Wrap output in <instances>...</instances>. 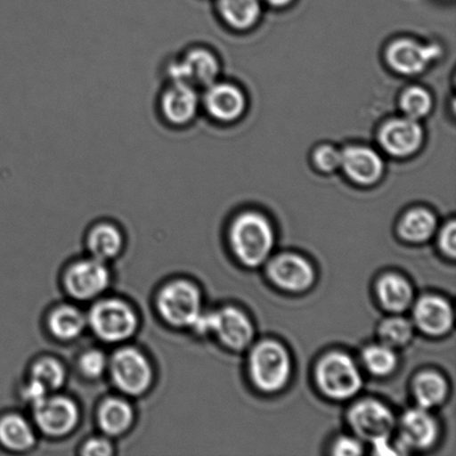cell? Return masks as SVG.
I'll use <instances>...</instances> for the list:
<instances>
[{
	"label": "cell",
	"instance_id": "obj_6",
	"mask_svg": "<svg viewBox=\"0 0 456 456\" xmlns=\"http://www.w3.org/2000/svg\"><path fill=\"white\" fill-rule=\"evenodd\" d=\"M163 320L175 328H191L202 313V294L189 281L177 280L165 285L158 297Z\"/></svg>",
	"mask_w": 456,
	"mask_h": 456
},
{
	"label": "cell",
	"instance_id": "obj_23",
	"mask_svg": "<svg viewBox=\"0 0 456 456\" xmlns=\"http://www.w3.org/2000/svg\"><path fill=\"white\" fill-rule=\"evenodd\" d=\"M412 391L418 406L431 410L444 403L449 386L446 379L436 372H423L414 379Z\"/></svg>",
	"mask_w": 456,
	"mask_h": 456
},
{
	"label": "cell",
	"instance_id": "obj_32",
	"mask_svg": "<svg viewBox=\"0 0 456 456\" xmlns=\"http://www.w3.org/2000/svg\"><path fill=\"white\" fill-rule=\"evenodd\" d=\"M109 362L104 352L89 350L79 357L78 368L84 377L97 379L101 378L105 370L109 369Z\"/></svg>",
	"mask_w": 456,
	"mask_h": 456
},
{
	"label": "cell",
	"instance_id": "obj_27",
	"mask_svg": "<svg viewBox=\"0 0 456 456\" xmlns=\"http://www.w3.org/2000/svg\"><path fill=\"white\" fill-rule=\"evenodd\" d=\"M218 12L228 26L248 29L261 15L259 0H218Z\"/></svg>",
	"mask_w": 456,
	"mask_h": 456
},
{
	"label": "cell",
	"instance_id": "obj_31",
	"mask_svg": "<svg viewBox=\"0 0 456 456\" xmlns=\"http://www.w3.org/2000/svg\"><path fill=\"white\" fill-rule=\"evenodd\" d=\"M400 105L406 118L419 120L430 113L433 105L432 96L427 89L410 87L402 94Z\"/></svg>",
	"mask_w": 456,
	"mask_h": 456
},
{
	"label": "cell",
	"instance_id": "obj_12",
	"mask_svg": "<svg viewBox=\"0 0 456 456\" xmlns=\"http://www.w3.org/2000/svg\"><path fill=\"white\" fill-rule=\"evenodd\" d=\"M267 262L268 279L281 289L301 293L310 289L314 284V267L301 255L280 254Z\"/></svg>",
	"mask_w": 456,
	"mask_h": 456
},
{
	"label": "cell",
	"instance_id": "obj_22",
	"mask_svg": "<svg viewBox=\"0 0 456 456\" xmlns=\"http://www.w3.org/2000/svg\"><path fill=\"white\" fill-rule=\"evenodd\" d=\"M36 444L33 427L21 415L7 414L0 419V444L12 451H26Z\"/></svg>",
	"mask_w": 456,
	"mask_h": 456
},
{
	"label": "cell",
	"instance_id": "obj_34",
	"mask_svg": "<svg viewBox=\"0 0 456 456\" xmlns=\"http://www.w3.org/2000/svg\"><path fill=\"white\" fill-rule=\"evenodd\" d=\"M439 248L441 252L450 258H454L456 254V224L451 221L440 231Z\"/></svg>",
	"mask_w": 456,
	"mask_h": 456
},
{
	"label": "cell",
	"instance_id": "obj_4",
	"mask_svg": "<svg viewBox=\"0 0 456 456\" xmlns=\"http://www.w3.org/2000/svg\"><path fill=\"white\" fill-rule=\"evenodd\" d=\"M218 74L220 61L217 57L208 49L199 46L169 57L164 65L167 82L190 84L200 91L216 83Z\"/></svg>",
	"mask_w": 456,
	"mask_h": 456
},
{
	"label": "cell",
	"instance_id": "obj_18",
	"mask_svg": "<svg viewBox=\"0 0 456 456\" xmlns=\"http://www.w3.org/2000/svg\"><path fill=\"white\" fill-rule=\"evenodd\" d=\"M413 320L423 333L431 337H442L452 330L454 312L444 297L426 295L414 304Z\"/></svg>",
	"mask_w": 456,
	"mask_h": 456
},
{
	"label": "cell",
	"instance_id": "obj_26",
	"mask_svg": "<svg viewBox=\"0 0 456 456\" xmlns=\"http://www.w3.org/2000/svg\"><path fill=\"white\" fill-rule=\"evenodd\" d=\"M123 235L118 226L101 223L92 228L88 235V248L93 257L106 262L118 256L123 248Z\"/></svg>",
	"mask_w": 456,
	"mask_h": 456
},
{
	"label": "cell",
	"instance_id": "obj_11",
	"mask_svg": "<svg viewBox=\"0 0 456 456\" xmlns=\"http://www.w3.org/2000/svg\"><path fill=\"white\" fill-rule=\"evenodd\" d=\"M439 424L428 410L411 409L402 415L396 449L401 453L431 449L439 439Z\"/></svg>",
	"mask_w": 456,
	"mask_h": 456
},
{
	"label": "cell",
	"instance_id": "obj_36",
	"mask_svg": "<svg viewBox=\"0 0 456 456\" xmlns=\"http://www.w3.org/2000/svg\"><path fill=\"white\" fill-rule=\"evenodd\" d=\"M113 453V445L105 437H93L85 444L84 455H110Z\"/></svg>",
	"mask_w": 456,
	"mask_h": 456
},
{
	"label": "cell",
	"instance_id": "obj_5",
	"mask_svg": "<svg viewBox=\"0 0 456 456\" xmlns=\"http://www.w3.org/2000/svg\"><path fill=\"white\" fill-rule=\"evenodd\" d=\"M87 323L102 341L120 343L136 332L138 319L134 308L126 302L107 298L92 307Z\"/></svg>",
	"mask_w": 456,
	"mask_h": 456
},
{
	"label": "cell",
	"instance_id": "obj_13",
	"mask_svg": "<svg viewBox=\"0 0 456 456\" xmlns=\"http://www.w3.org/2000/svg\"><path fill=\"white\" fill-rule=\"evenodd\" d=\"M33 406L36 424L49 436H67L79 421L78 406L69 397L47 395Z\"/></svg>",
	"mask_w": 456,
	"mask_h": 456
},
{
	"label": "cell",
	"instance_id": "obj_1",
	"mask_svg": "<svg viewBox=\"0 0 456 456\" xmlns=\"http://www.w3.org/2000/svg\"><path fill=\"white\" fill-rule=\"evenodd\" d=\"M230 244L235 257L246 267H258L270 259L275 232L262 214L246 212L232 222Z\"/></svg>",
	"mask_w": 456,
	"mask_h": 456
},
{
	"label": "cell",
	"instance_id": "obj_37",
	"mask_svg": "<svg viewBox=\"0 0 456 456\" xmlns=\"http://www.w3.org/2000/svg\"><path fill=\"white\" fill-rule=\"evenodd\" d=\"M267 2L273 4V6L283 7L286 6V4L292 3L293 0H267Z\"/></svg>",
	"mask_w": 456,
	"mask_h": 456
},
{
	"label": "cell",
	"instance_id": "obj_25",
	"mask_svg": "<svg viewBox=\"0 0 456 456\" xmlns=\"http://www.w3.org/2000/svg\"><path fill=\"white\" fill-rule=\"evenodd\" d=\"M87 325V317L77 307L70 305L58 306L48 319V328L52 334L61 341H71L84 332Z\"/></svg>",
	"mask_w": 456,
	"mask_h": 456
},
{
	"label": "cell",
	"instance_id": "obj_8",
	"mask_svg": "<svg viewBox=\"0 0 456 456\" xmlns=\"http://www.w3.org/2000/svg\"><path fill=\"white\" fill-rule=\"evenodd\" d=\"M347 421L357 439L378 444L390 441L396 427L392 411L382 402L366 399L351 406Z\"/></svg>",
	"mask_w": 456,
	"mask_h": 456
},
{
	"label": "cell",
	"instance_id": "obj_3",
	"mask_svg": "<svg viewBox=\"0 0 456 456\" xmlns=\"http://www.w3.org/2000/svg\"><path fill=\"white\" fill-rule=\"evenodd\" d=\"M315 381L320 391L335 401L352 399L363 387L354 360L341 352H330L317 362Z\"/></svg>",
	"mask_w": 456,
	"mask_h": 456
},
{
	"label": "cell",
	"instance_id": "obj_17",
	"mask_svg": "<svg viewBox=\"0 0 456 456\" xmlns=\"http://www.w3.org/2000/svg\"><path fill=\"white\" fill-rule=\"evenodd\" d=\"M200 102L208 115L218 122L228 123L240 118L245 110V96L230 83H216L204 88Z\"/></svg>",
	"mask_w": 456,
	"mask_h": 456
},
{
	"label": "cell",
	"instance_id": "obj_9",
	"mask_svg": "<svg viewBox=\"0 0 456 456\" xmlns=\"http://www.w3.org/2000/svg\"><path fill=\"white\" fill-rule=\"evenodd\" d=\"M200 89L186 83L167 82L159 100L160 118L171 127L190 125L199 113Z\"/></svg>",
	"mask_w": 456,
	"mask_h": 456
},
{
	"label": "cell",
	"instance_id": "obj_14",
	"mask_svg": "<svg viewBox=\"0 0 456 456\" xmlns=\"http://www.w3.org/2000/svg\"><path fill=\"white\" fill-rule=\"evenodd\" d=\"M441 56L437 45H424L413 39L395 40L388 46L387 61L393 70L403 75H417L426 70Z\"/></svg>",
	"mask_w": 456,
	"mask_h": 456
},
{
	"label": "cell",
	"instance_id": "obj_20",
	"mask_svg": "<svg viewBox=\"0 0 456 456\" xmlns=\"http://www.w3.org/2000/svg\"><path fill=\"white\" fill-rule=\"evenodd\" d=\"M379 304L384 310L400 313L408 310L413 303V289L403 276L387 274L378 281L375 288Z\"/></svg>",
	"mask_w": 456,
	"mask_h": 456
},
{
	"label": "cell",
	"instance_id": "obj_15",
	"mask_svg": "<svg viewBox=\"0 0 456 456\" xmlns=\"http://www.w3.org/2000/svg\"><path fill=\"white\" fill-rule=\"evenodd\" d=\"M212 334L232 351H243L254 338V326L240 308L226 306L213 312Z\"/></svg>",
	"mask_w": 456,
	"mask_h": 456
},
{
	"label": "cell",
	"instance_id": "obj_2",
	"mask_svg": "<svg viewBox=\"0 0 456 456\" xmlns=\"http://www.w3.org/2000/svg\"><path fill=\"white\" fill-rule=\"evenodd\" d=\"M248 374L258 391L276 393L283 390L292 374L289 351L274 339L259 342L250 351Z\"/></svg>",
	"mask_w": 456,
	"mask_h": 456
},
{
	"label": "cell",
	"instance_id": "obj_24",
	"mask_svg": "<svg viewBox=\"0 0 456 456\" xmlns=\"http://www.w3.org/2000/svg\"><path fill=\"white\" fill-rule=\"evenodd\" d=\"M437 221L427 208H414L406 213L399 225L402 239L408 243L422 244L436 234Z\"/></svg>",
	"mask_w": 456,
	"mask_h": 456
},
{
	"label": "cell",
	"instance_id": "obj_30",
	"mask_svg": "<svg viewBox=\"0 0 456 456\" xmlns=\"http://www.w3.org/2000/svg\"><path fill=\"white\" fill-rule=\"evenodd\" d=\"M414 334L413 324L402 316H391L384 320L379 328L381 343L392 348L408 346Z\"/></svg>",
	"mask_w": 456,
	"mask_h": 456
},
{
	"label": "cell",
	"instance_id": "obj_28",
	"mask_svg": "<svg viewBox=\"0 0 456 456\" xmlns=\"http://www.w3.org/2000/svg\"><path fill=\"white\" fill-rule=\"evenodd\" d=\"M362 361H363L366 370L379 378H386L391 375L395 372L397 363H399L395 348L383 343L366 347L362 353Z\"/></svg>",
	"mask_w": 456,
	"mask_h": 456
},
{
	"label": "cell",
	"instance_id": "obj_10",
	"mask_svg": "<svg viewBox=\"0 0 456 456\" xmlns=\"http://www.w3.org/2000/svg\"><path fill=\"white\" fill-rule=\"evenodd\" d=\"M64 283L71 297L79 301H89L100 297L109 288L110 273L105 262L100 259H83L67 270Z\"/></svg>",
	"mask_w": 456,
	"mask_h": 456
},
{
	"label": "cell",
	"instance_id": "obj_19",
	"mask_svg": "<svg viewBox=\"0 0 456 456\" xmlns=\"http://www.w3.org/2000/svg\"><path fill=\"white\" fill-rule=\"evenodd\" d=\"M341 167L348 178L361 185L374 184L384 173L381 156L365 146H348L342 151Z\"/></svg>",
	"mask_w": 456,
	"mask_h": 456
},
{
	"label": "cell",
	"instance_id": "obj_7",
	"mask_svg": "<svg viewBox=\"0 0 456 456\" xmlns=\"http://www.w3.org/2000/svg\"><path fill=\"white\" fill-rule=\"evenodd\" d=\"M111 379L127 395H144L153 382V368L144 353L135 347H123L109 362Z\"/></svg>",
	"mask_w": 456,
	"mask_h": 456
},
{
	"label": "cell",
	"instance_id": "obj_29",
	"mask_svg": "<svg viewBox=\"0 0 456 456\" xmlns=\"http://www.w3.org/2000/svg\"><path fill=\"white\" fill-rule=\"evenodd\" d=\"M29 379L49 395L65 383L66 370L60 361L53 357H43L34 364Z\"/></svg>",
	"mask_w": 456,
	"mask_h": 456
},
{
	"label": "cell",
	"instance_id": "obj_33",
	"mask_svg": "<svg viewBox=\"0 0 456 456\" xmlns=\"http://www.w3.org/2000/svg\"><path fill=\"white\" fill-rule=\"evenodd\" d=\"M342 151L330 145L320 146L314 153V162L322 172L330 173L341 167Z\"/></svg>",
	"mask_w": 456,
	"mask_h": 456
},
{
	"label": "cell",
	"instance_id": "obj_21",
	"mask_svg": "<svg viewBox=\"0 0 456 456\" xmlns=\"http://www.w3.org/2000/svg\"><path fill=\"white\" fill-rule=\"evenodd\" d=\"M98 426L109 436H118L129 430L134 422V410L127 401L110 397L102 402L97 413Z\"/></svg>",
	"mask_w": 456,
	"mask_h": 456
},
{
	"label": "cell",
	"instance_id": "obj_35",
	"mask_svg": "<svg viewBox=\"0 0 456 456\" xmlns=\"http://www.w3.org/2000/svg\"><path fill=\"white\" fill-rule=\"evenodd\" d=\"M334 455H362L364 453L363 444L357 437H338L333 445Z\"/></svg>",
	"mask_w": 456,
	"mask_h": 456
},
{
	"label": "cell",
	"instance_id": "obj_16",
	"mask_svg": "<svg viewBox=\"0 0 456 456\" xmlns=\"http://www.w3.org/2000/svg\"><path fill=\"white\" fill-rule=\"evenodd\" d=\"M379 142L388 154L405 158L422 146L423 128L419 120L406 118L388 120L379 131Z\"/></svg>",
	"mask_w": 456,
	"mask_h": 456
}]
</instances>
